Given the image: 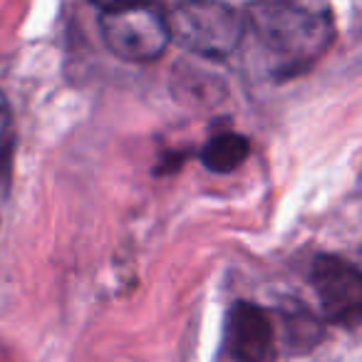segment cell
<instances>
[{
	"label": "cell",
	"mask_w": 362,
	"mask_h": 362,
	"mask_svg": "<svg viewBox=\"0 0 362 362\" xmlns=\"http://www.w3.org/2000/svg\"><path fill=\"white\" fill-rule=\"evenodd\" d=\"M3 159H6V156H0V169H3Z\"/></svg>",
	"instance_id": "8"
},
{
	"label": "cell",
	"mask_w": 362,
	"mask_h": 362,
	"mask_svg": "<svg viewBox=\"0 0 362 362\" xmlns=\"http://www.w3.org/2000/svg\"><path fill=\"white\" fill-rule=\"evenodd\" d=\"M97 28L107 50L127 62H151L169 45V25L161 6H97Z\"/></svg>",
	"instance_id": "3"
},
{
	"label": "cell",
	"mask_w": 362,
	"mask_h": 362,
	"mask_svg": "<svg viewBox=\"0 0 362 362\" xmlns=\"http://www.w3.org/2000/svg\"><path fill=\"white\" fill-rule=\"evenodd\" d=\"M8 139H11V105L0 92V156H6Z\"/></svg>",
	"instance_id": "7"
},
{
	"label": "cell",
	"mask_w": 362,
	"mask_h": 362,
	"mask_svg": "<svg viewBox=\"0 0 362 362\" xmlns=\"http://www.w3.org/2000/svg\"><path fill=\"white\" fill-rule=\"evenodd\" d=\"M246 25L258 47L273 62L271 72L281 80L305 72L330 47L335 37L327 6L308 3H256L248 6Z\"/></svg>",
	"instance_id": "1"
},
{
	"label": "cell",
	"mask_w": 362,
	"mask_h": 362,
	"mask_svg": "<svg viewBox=\"0 0 362 362\" xmlns=\"http://www.w3.org/2000/svg\"><path fill=\"white\" fill-rule=\"evenodd\" d=\"M310 283L327 320L357 325L362 313V276L357 266L337 256H317Z\"/></svg>",
	"instance_id": "4"
},
{
	"label": "cell",
	"mask_w": 362,
	"mask_h": 362,
	"mask_svg": "<svg viewBox=\"0 0 362 362\" xmlns=\"http://www.w3.org/2000/svg\"><path fill=\"white\" fill-rule=\"evenodd\" d=\"M251 154V141L248 136L236 132H221L214 134L202 149V164L211 174H231L236 171Z\"/></svg>",
	"instance_id": "6"
},
{
	"label": "cell",
	"mask_w": 362,
	"mask_h": 362,
	"mask_svg": "<svg viewBox=\"0 0 362 362\" xmlns=\"http://www.w3.org/2000/svg\"><path fill=\"white\" fill-rule=\"evenodd\" d=\"M169 40L204 60H223L243 40L246 21L223 3H179L166 13Z\"/></svg>",
	"instance_id": "2"
},
{
	"label": "cell",
	"mask_w": 362,
	"mask_h": 362,
	"mask_svg": "<svg viewBox=\"0 0 362 362\" xmlns=\"http://www.w3.org/2000/svg\"><path fill=\"white\" fill-rule=\"evenodd\" d=\"M226 350L236 362H276V330L263 308L238 300L228 310Z\"/></svg>",
	"instance_id": "5"
}]
</instances>
